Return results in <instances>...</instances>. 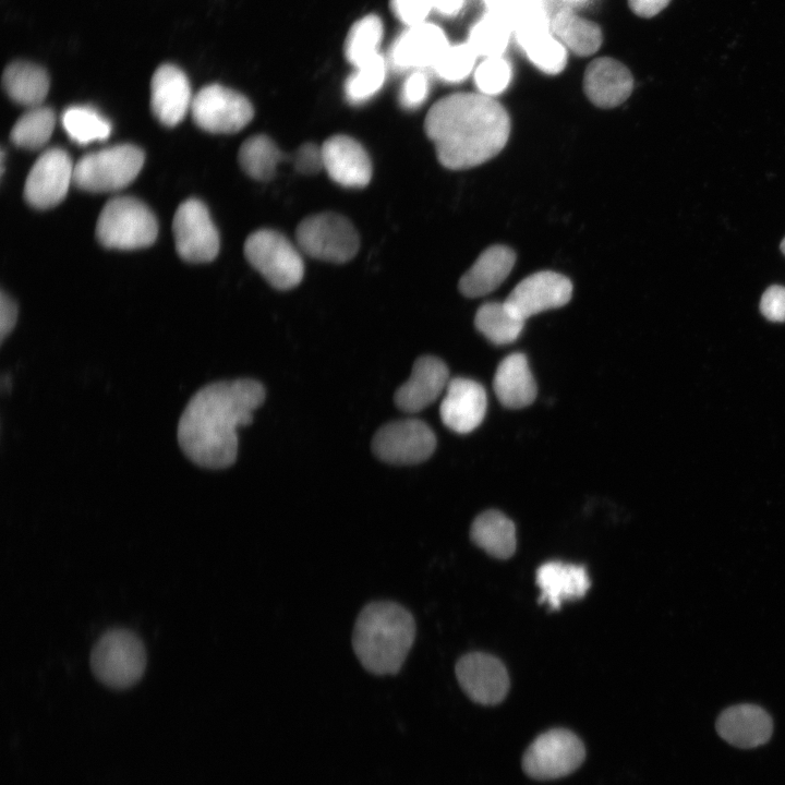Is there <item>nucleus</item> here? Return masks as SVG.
<instances>
[{"mask_svg": "<svg viewBox=\"0 0 785 785\" xmlns=\"http://www.w3.org/2000/svg\"><path fill=\"white\" fill-rule=\"evenodd\" d=\"M264 386L252 378L210 383L185 406L177 430L183 454L205 469H225L238 456V428L253 421L263 404Z\"/></svg>", "mask_w": 785, "mask_h": 785, "instance_id": "obj_1", "label": "nucleus"}, {"mask_svg": "<svg viewBox=\"0 0 785 785\" xmlns=\"http://www.w3.org/2000/svg\"><path fill=\"white\" fill-rule=\"evenodd\" d=\"M438 161L463 170L496 156L506 145L510 119L493 97L481 93H456L435 102L424 120Z\"/></svg>", "mask_w": 785, "mask_h": 785, "instance_id": "obj_2", "label": "nucleus"}, {"mask_svg": "<svg viewBox=\"0 0 785 785\" xmlns=\"http://www.w3.org/2000/svg\"><path fill=\"white\" fill-rule=\"evenodd\" d=\"M415 620L402 605L375 601L360 612L352 633V648L371 674L396 675L415 639Z\"/></svg>", "mask_w": 785, "mask_h": 785, "instance_id": "obj_3", "label": "nucleus"}, {"mask_svg": "<svg viewBox=\"0 0 785 785\" xmlns=\"http://www.w3.org/2000/svg\"><path fill=\"white\" fill-rule=\"evenodd\" d=\"M90 667L95 677L113 689L135 685L146 668V650L142 640L125 628L106 631L90 653Z\"/></svg>", "mask_w": 785, "mask_h": 785, "instance_id": "obj_4", "label": "nucleus"}, {"mask_svg": "<svg viewBox=\"0 0 785 785\" xmlns=\"http://www.w3.org/2000/svg\"><path fill=\"white\" fill-rule=\"evenodd\" d=\"M158 232L155 215L142 201L132 196L111 198L101 209L96 235L106 247L135 250L152 245Z\"/></svg>", "mask_w": 785, "mask_h": 785, "instance_id": "obj_5", "label": "nucleus"}, {"mask_svg": "<svg viewBox=\"0 0 785 785\" xmlns=\"http://www.w3.org/2000/svg\"><path fill=\"white\" fill-rule=\"evenodd\" d=\"M145 161L141 148L119 144L84 155L74 165L73 183L81 190L101 193L129 185Z\"/></svg>", "mask_w": 785, "mask_h": 785, "instance_id": "obj_6", "label": "nucleus"}, {"mask_svg": "<svg viewBox=\"0 0 785 785\" xmlns=\"http://www.w3.org/2000/svg\"><path fill=\"white\" fill-rule=\"evenodd\" d=\"M249 263L274 288L289 290L297 287L304 275L302 257L292 243L275 230L262 229L251 233L244 244Z\"/></svg>", "mask_w": 785, "mask_h": 785, "instance_id": "obj_7", "label": "nucleus"}, {"mask_svg": "<svg viewBox=\"0 0 785 785\" xmlns=\"http://www.w3.org/2000/svg\"><path fill=\"white\" fill-rule=\"evenodd\" d=\"M295 234L299 247L306 255L331 263L350 261L360 245L354 226L336 213L306 217L298 226Z\"/></svg>", "mask_w": 785, "mask_h": 785, "instance_id": "obj_8", "label": "nucleus"}, {"mask_svg": "<svg viewBox=\"0 0 785 785\" xmlns=\"http://www.w3.org/2000/svg\"><path fill=\"white\" fill-rule=\"evenodd\" d=\"M582 741L570 730L550 729L539 735L522 757V769L535 780H554L566 776L583 762Z\"/></svg>", "mask_w": 785, "mask_h": 785, "instance_id": "obj_9", "label": "nucleus"}, {"mask_svg": "<svg viewBox=\"0 0 785 785\" xmlns=\"http://www.w3.org/2000/svg\"><path fill=\"white\" fill-rule=\"evenodd\" d=\"M191 112L201 129L216 134L237 133L254 116L245 96L219 84H209L198 90L193 97Z\"/></svg>", "mask_w": 785, "mask_h": 785, "instance_id": "obj_10", "label": "nucleus"}, {"mask_svg": "<svg viewBox=\"0 0 785 785\" xmlns=\"http://www.w3.org/2000/svg\"><path fill=\"white\" fill-rule=\"evenodd\" d=\"M435 447L434 432L425 422L416 419L387 423L372 440V450L378 459L399 466L425 461Z\"/></svg>", "mask_w": 785, "mask_h": 785, "instance_id": "obj_11", "label": "nucleus"}, {"mask_svg": "<svg viewBox=\"0 0 785 785\" xmlns=\"http://www.w3.org/2000/svg\"><path fill=\"white\" fill-rule=\"evenodd\" d=\"M176 249L190 263L213 261L219 251V233L205 204L189 198L177 208L172 221Z\"/></svg>", "mask_w": 785, "mask_h": 785, "instance_id": "obj_12", "label": "nucleus"}, {"mask_svg": "<svg viewBox=\"0 0 785 785\" xmlns=\"http://www.w3.org/2000/svg\"><path fill=\"white\" fill-rule=\"evenodd\" d=\"M73 176L74 165L64 149L53 147L45 150L34 162L25 180V201L39 209L58 205L73 183Z\"/></svg>", "mask_w": 785, "mask_h": 785, "instance_id": "obj_13", "label": "nucleus"}, {"mask_svg": "<svg viewBox=\"0 0 785 785\" xmlns=\"http://www.w3.org/2000/svg\"><path fill=\"white\" fill-rule=\"evenodd\" d=\"M571 295V281L561 274L546 270L522 279L509 293L505 304L526 321L540 312L565 305Z\"/></svg>", "mask_w": 785, "mask_h": 785, "instance_id": "obj_14", "label": "nucleus"}, {"mask_svg": "<svg viewBox=\"0 0 785 785\" xmlns=\"http://www.w3.org/2000/svg\"><path fill=\"white\" fill-rule=\"evenodd\" d=\"M456 676L467 696L481 704L499 703L509 689L505 666L485 653H469L456 664Z\"/></svg>", "mask_w": 785, "mask_h": 785, "instance_id": "obj_15", "label": "nucleus"}, {"mask_svg": "<svg viewBox=\"0 0 785 785\" xmlns=\"http://www.w3.org/2000/svg\"><path fill=\"white\" fill-rule=\"evenodd\" d=\"M324 169L345 188L360 189L372 178V162L364 147L353 137L338 134L322 145Z\"/></svg>", "mask_w": 785, "mask_h": 785, "instance_id": "obj_16", "label": "nucleus"}, {"mask_svg": "<svg viewBox=\"0 0 785 785\" xmlns=\"http://www.w3.org/2000/svg\"><path fill=\"white\" fill-rule=\"evenodd\" d=\"M440 403L443 423L451 431L467 434L484 419L487 398L485 389L475 381L456 377L449 381Z\"/></svg>", "mask_w": 785, "mask_h": 785, "instance_id": "obj_17", "label": "nucleus"}, {"mask_svg": "<svg viewBox=\"0 0 785 785\" xmlns=\"http://www.w3.org/2000/svg\"><path fill=\"white\" fill-rule=\"evenodd\" d=\"M193 97L180 68L167 63L156 69L150 82V108L160 123L166 126L180 123L191 110Z\"/></svg>", "mask_w": 785, "mask_h": 785, "instance_id": "obj_18", "label": "nucleus"}, {"mask_svg": "<svg viewBox=\"0 0 785 785\" xmlns=\"http://www.w3.org/2000/svg\"><path fill=\"white\" fill-rule=\"evenodd\" d=\"M449 381L448 367L440 359L421 357L414 362L409 379L396 390L395 403L404 412H419L446 390Z\"/></svg>", "mask_w": 785, "mask_h": 785, "instance_id": "obj_19", "label": "nucleus"}, {"mask_svg": "<svg viewBox=\"0 0 785 785\" xmlns=\"http://www.w3.org/2000/svg\"><path fill=\"white\" fill-rule=\"evenodd\" d=\"M632 88L631 72L616 59L597 58L585 69L583 90L590 101L600 108H614L623 104Z\"/></svg>", "mask_w": 785, "mask_h": 785, "instance_id": "obj_20", "label": "nucleus"}, {"mask_svg": "<svg viewBox=\"0 0 785 785\" xmlns=\"http://www.w3.org/2000/svg\"><path fill=\"white\" fill-rule=\"evenodd\" d=\"M448 47L444 31L435 24L423 22L410 26L396 40L390 59L400 69H433Z\"/></svg>", "mask_w": 785, "mask_h": 785, "instance_id": "obj_21", "label": "nucleus"}, {"mask_svg": "<svg viewBox=\"0 0 785 785\" xmlns=\"http://www.w3.org/2000/svg\"><path fill=\"white\" fill-rule=\"evenodd\" d=\"M718 735L738 748H754L765 744L773 732L769 713L756 704H737L725 709L716 721Z\"/></svg>", "mask_w": 785, "mask_h": 785, "instance_id": "obj_22", "label": "nucleus"}, {"mask_svg": "<svg viewBox=\"0 0 785 785\" xmlns=\"http://www.w3.org/2000/svg\"><path fill=\"white\" fill-rule=\"evenodd\" d=\"M540 602L557 609L566 601L582 597L590 588V579L583 566L561 561H547L536 570Z\"/></svg>", "mask_w": 785, "mask_h": 785, "instance_id": "obj_23", "label": "nucleus"}, {"mask_svg": "<svg viewBox=\"0 0 785 785\" xmlns=\"http://www.w3.org/2000/svg\"><path fill=\"white\" fill-rule=\"evenodd\" d=\"M515 262L516 254L508 246L493 245L486 249L460 278V292L469 298L492 292L508 277Z\"/></svg>", "mask_w": 785, "mask_h": 785, "instance_id": "obj_24", "label": "nucleus"}, {"mask_svg": "<svg viewBox=\"0 0 785 785\" xmlns=\"http://www.w3.org/2000/svg\"><path fill=\"white\" fill-rule=\"evenodd\" d=\"M494 391L507 408L520 409L531 404L538 395L536 383L523 353L507 355L497 366Z\"/></svg>", "mask_w": 785, "mask_h": 785, "instance_id": "obj_25", "label": "nucleus"}, {"mask_svg": "<svg viewBox=\"0 0 785 785\" xmlns=\"http://www.w3.org/2000/svg\"><path fill=\"white\" fill-rule=\"evenodd\" d=\"M49 85L45 69L27 61L10 63L2 75V86L7 95L16 104L28 108L41 106Z\"/></svg>", "mask_w": 785, "mask_h": 785, "instance_id": "obj_26", "label": "nucleus"}, {"mask_svg": "<svg viewBox=\"0 0 785 785\" xmlns=\"http://www.w3.org/2000/svg\"><path fill=\"white\" fill-rule=\"evenodd\" d=\"M551 28L553 35L577 56H591L601 47L603 38L599 25L571 9L556 12L551 19Z\"/></svg>", "mask_w": 785, "mask_h": 785, "instance_id": "obj_27", "label": "nucleus"}, {"mask_svg": "<svg viewBox=\"0 0 785 785\" xmlns=\"http://www.w3.org/2000/svg\"><path fill=\"white\" fill-rule=\"evenodd\" d=\"M470 535L479 547L497 558H508L516 550V528L497 510L479 515L471 526Z\"/></svg>", "mask_w": 785, "mask_h": 785, "instance_id": "obj_28", "label": "nucleus"}, {"mask_svg": "<svg viewBox=\"0 0 785 785\" xmlns=\"http://www.w3.org/2000/svg\"><path fill=\"white\" fill-rule=\"evenodd\" d=\"M287 156L266 135L257 134L242 143L238 159L246 174L257 181H268L276 174L278 164Z\"/></svg>", "mask_w": 785, "mask_h": 785, "instance_id": "obj_29", "label": "nucleus"}, {"mask_svg": "<svg viewBox=\"0 0 785 785\" xmlns=\"http://www.w3.org/2000/svg\"><path fill=\"white\" fill-rule=\"evenodd\" d=\"M476 329L495 345H507L521 334L524 319L500 302L484 303L474 317Z\"/></svg>", "mask_w": 785, "mask_h": 785, "instance_id": "obj_30", "label": "nucleus"}, {"mask_svg": "<svg viewBox=\"0 0 785 785\" xmlns=\"http://www.w3.org/2000/svg\"><path fill=\"white\" fill-rule=\"evenodd\" d=\"M512 33V27L505 17L487 11L471 27L468 44L476 56L502 57Z\"/></svg>", "mask_w": 785, "mask_h": 785, "instance_id": "obj_31", "label": "nucleus"}, {"mask_svg": "<svg viewBox=\"0 0 785 785\" xmlns=\"http://www.w3.org/2000/svg\"><path fill=\"white\" fill-rule=\"evenodd\" d=\"M55 124L56 116L50 108L32 107L14 123L10 137L12 143L19 147L37 149L49 141Z\"/></svg>", "mask_w": 785, "mask_h": 785, "instance_id": "obj_32", "label": "nucleus"}, {"mask_svg": "<svg viewBox=\"0 0 785 785\" xmlns=\"http://www.w3.org/2000/svg\"><path fill=\"white\" fill-rule=\"evenodd\" d=\"M62 125L69 137L81 145L106 140L111 133L110 122L90 106L67 108Z\"/></svg>", "mask_w": 785, "mask_h": 785, "instance_id": "obj_33", "label": "nucleus"}, {"mask_svg": "<svg viewBox=\"0 0 785 785\" xmlns=\"http://www.w3.org/2000/svg\"><path fill=\"white\" fill-rule=\"evenodd\" d=\"M383 37V24L376 15H367L358 21L349 32L346 41V56L355 68L378 55Z\"/></svg>", "mask_w": 785, "mask_h": 785, "instance_id": "obj_34", "label": "nucleus"}, {"mask_svg": "<svg viewBox=\"0 0 785 785\" xmlns=\"http://www.w3.org/2000/svg\"><path fill=\"white\" fill-rule=\"evenodd\" d=\"M386 77V63L382 56L358 67L346 84L345 93L347 99L352 104L364 102L374 96L383 86Z\"/></svg>", "mask_w": 785, "mask_h": 785, "instance_id": "obj_35", "label": "nucleus"}, {"mask_svg": "<svg viewBox=\"0 0 785 785\" xmlns=\"http://www.w3.org/2000/svg\"><path fill=\"white\" fill-rule=\"evenodd\" d=\"M528 59L546 74L560 73L567 63V48L553 35H542L521 48Z\"/></svg>", "mask_w": 785, "mask_h": 785, "instance_id": "obj_36", "label": "nucleus"}, {"mask_svg": "<svg viewBox=\"0 0 785 785\" xmlns=\"http://www.w3.org/2000/svg\"><path fill=\"white\" fill-rule=\"evenodd\" d=\"M476 57V53L468 43L454 46L449 45L433 67V70L442 80L458 83L470 75L474 68Z\"/></svg>", "mask_w": 785, "mask_h": 785, "instance_id": "obj_37", "label": "nucleus"}, {"mask_svg": "<svg viewBox=\"0 0 785 785\" xmlns=\"http://www.w3.org/2000/svg\"><path fill=\"white\" fill-rule=\"evenodd\" d=\"M511 80V67L502 57L485 58L474 71V83L479 92L493 97L503 93Z\"/></svg>", "mask_w": 785, "mask_h": 785, "instance_id": "obj_38", "label": "nucleus"}, {"mask_svg": "<svg viewBox=\"0 0 785 785\" xmlns=\"http://www.w3.org/2000/svg\"><path fill=\"white\" fill-rule=\"evenodd\" d=\"M430 83L425 73L412 72L403 82L400 92V104L407 109L419 107L428 95Z\"/></svg>", "mask_w": 785, "mask_h": 785, "instance_id": "obj_39", "label": "nucleus"}, {"mask_svg": "<svg viewBox=\"0 0 785 785\" xmlns=\"http://www.w3.org/2000/svg\"><path fill=\"white\" fill-rule=\"evenodd\" d=\"M396 16L409 26L425 22V17L433 9L432 0H391Z\"/></svg>", "mask_w": 785, "mask_h": 785, "instance_id": "obj_40", "label": "nucleus"}, {"mask_svg": "<svg viewBox=\"0 0 785 785\" xmlns=\"http://www.w3.org/2000/svg\"><path fill=\"white\" fill-rule=\"evenodd\" d=\"M760 311L771 322H785V287H769L762 294Z\"/></svg>", "mask_w": 785, "mask_h": 785, "instance_id": "obj_41", "label": "nucleus"}, {"mask_svg": "<svg viewBox=\"0 0 785 785\" xmlns=\"http://www.w3.org/2000/svg\"><path fill=\"white\" fill-rule=\"evenodd\" d=\"M297 171L314 174L324 168L322 148L313 143L301 145L291 157Z\"/></svg>", "mask_w": 785, "mask_h": 785, "instance_id": "obj_42", "label": "nucleus"}, {"mask_svg": "<svg viewBox=\"0 0 785 785\" xmlns=\"http://www.w3.org/2000/svg\"><path fill=\"white\" fill-rule=\"evenodd\" d=\"M19 307L3 290L0 294V340L3 342L16 325Z\"/></svg>", "mask_w": 785, "mask_h": 785, "instance_id": "obj_43", "label": "nucleus"}, {"mask_svg": "<svg viewBox=\"0 0 785 785\" xmlns=\"http://www.w3.org/2000/svg\"><path fill=\"white\" fill-rule=\"evenodd\" d=\"M671 0H628L632 12L641 17H652L665 9Z\"/></svg>", "mask_w": 785, "mask_h": 785, "instance_id": "obj_44", "label": "nucleus"}, {"mask_svg": "<svg viewBox=\"0 0 785 785\" xmlns=\"http://www.w3.org/2000/svg\"><path fill=\"white\" fill-rule=\"evenodd\" d=\"M490 12L502 15L507 20L509 14L522 0H483Z\"/></svg>", "mask_w": 785, "mask_h": 785, "instance_id": "obj_45", "label": "nucleus"}, {"mask_svg": "<svg viewBox=\"0 0 785 785\" xmlns=\"http://www.w3.org/2000/svg\"><path fill=\"white\" fill-rule=\"evenodd\" d=\"M433 9L446 16H454L464 5L466 0H432Z\"/></svg>", "mask_w": 785, "mask_h": 785, "instance_id": "obj_46", "label": "nucleus"}, {"mask_svg": "<svg viewBox=\"0 0 785 785\" xmlns=\"http://www.w3.org/2000/svg\"><path fill=\"white\" fill-rule=\"evenodd\" d=\"M4 157H5L4 150L2 149L1 156H0V158H1V174H3V171H4Z\"/></svg>", "mask_w": 785, "mask_h": 785, "instance_id": "obj_47", "label": "nucleus"}, {"mask_svg": "<svg viewBox=\"0 0 785 785\" xmlns=\"http://www.w3.org/2000/svg\"><path fill=\"white\" fill-rule=\"evenodd\" d=\"M781 251H782V252L784 253V255H785V238H784V239L782 240V242H781Z\"/></svg>", "mask_w": 785, "mask_h": 785, "instance_id": "obj_48", "label": "nucleus"}, {"mask_svg": "<svg viewBox=\"0 0 785 785\" xmlns=\"http://www.w3.org/2000/svg\"><path fill=\"white\" fill-rule=\"evenodd\" d=\"M569 1L578 2V1H583V0H569Z\"/></svg>", "mask_w": 785, "mask_h": 785, "instance_id": "obj_49", "label": "nucleus"}]
</instances>
